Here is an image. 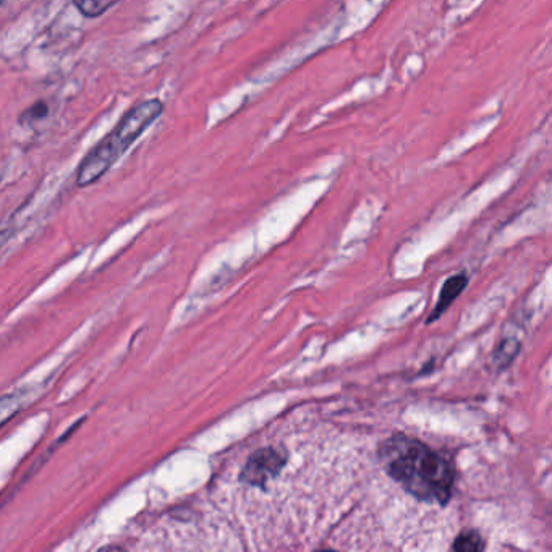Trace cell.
Listing matches in <instances>:
<instances>
[{"instance_id": "cell-1", "label": "cell", "mask_w": 552, "mask_h": 552, "mask_svg": "<svg viewBox=\"0 0 552 552\" xmlns=\"http://www.w3.org/2000/svg\"><path fill=\"white\" fill-rule=\"evenodd\" d=\"M382 467L390 478L423 502L447 504L451 499L455 470L451 459L429 449L408 435H392L378 451Z\"/></svg>"}, {"instance_id": "cell-2", "label": "cell", "mask_w": 552, "mask_h": 552, "mask_svg": "<svg viewBox=\"0 0 552 552\" xmlns=\"http://www.w3.org/2000/svg\"><path fill=\"white\" fill-rule=\"evenodd\" d=\"M163 112V102L159 99H148L128 110L114 126V130L106 138H102L98 146L88 153L83 163L80 164L77 172L79 187H89L101 179L104 173H108L110 167L132 148L133 143L161 117Z\"/></svg>"}, {"instance_id": "cell-3", "label": "cell", "mask_w": 552, "mask_h": 552, "mask_svg": "<svg viewBox=\"0 0 552 552\" xmlns=\"http://www.w3.org/2000/svg\"><path fill=\"white\" fill-rule=\"evenodd\" d=\"M287 463V452L284 449H259L255 452L245 468L241 470L240 480L251 486L263 488L266 482L280 473V470Z\"/></svg>"}, {"instance_id": "cell-4", "label": "cell", "mask_w": 552, "mask_h": 552, "mask_svg": "<svg viewBox=\"0 0 552 552\" xmlns=\"http://www.w3.org/2000/svg\"><path fill=\"white\" fill-rule=\"evenodd\" d=\"M468 279L465 274H459V276H454L451 279L447 280L444 284L443 290H441V295H439V302L435 304V312L429 316V323H433L435 319L439 318L449 306H451L455 298L465 290L467 287Z\"/></svg>"}, {"instance_id": "cell-5", "label": "cell", "mask_w": 552, "mask_h": 552, "mask_svg": "<svg viewBox=\"0 0 552 552\" xmlns=\"http://www.w3.org/2000/svg\"><path fill=\"white\" fill-rule=\"evenodd\" d=\"M118 2L122 0H73V5L86 18H98L116 7Z\"/></svg>"}, {"instance_id": "cell-6", "label": "cell", "mask_w": 552, "mask_h": 552, "mask_svg": "<svg viewBox=\"0 0 552 552\" xmlns=\"http://www.w3.org/2000/svg\"><path fill=\"white\" fill-rule=\"evenodd\" d=\"M23 405V394H10V396L0 397V428L4 425H7L8 421L12 420L16 413L22 412Z\"/></svg>"}, {"instance_id": "cell-7", "label": "cell", "mask_w": 552, "mask_h": 552, "mask_svg": "<svg viewBox=\"0 0 552 552\" xmlns=\"http://www.w3.org/2000/svg\"><path fill=\"white\" fill-rule=\"evenodd\" d=\"M452 549L460 552H480L484 549V541L476 531H465L455 539Z\"/></svg>"}, {"instance_id": "cell-8", "label": "cell", "mask_w": 552, "mask_h": 552, "mask_svg": "<svg viewBox=\"0 0 552 552\" xmlns=\"http://www.w3.org/2000/svg\"><path fill=\"white\" fill-rule=\"evenodd\" d=\"M47 114H49V108H47L46 102H36L30 109L24 110L23 116H22V122L23 124H26V122L33 124L36 120L46 118Z\"/></svg>"}, {"instance_id": "cell-9", "label": "cell", "mask_w": 552, "mask_h": 552, "mask_svg": "<svg viewBox=\"0 0 552 552\" xmlns=\"http://www.w3.org/2000/svg\"><path fill=\"white\" fill-rule=\"evenodd\" d=\"M517 351H519V342L506 341L499 347L498 353H496V361H501V365H502L504 360H506V363H510L517 355Z\"/></svg>"}, {"instance_id": "cell-10", "label": "cell", "mask_w": 552, "mask_h": 552, "mask_svg": "<svg viewBox=\"0 0 552 552\" xmlns=\"http://www.w3.org/2000/svg\"><path fill=\"white\" fill-rule=\"evenodd\" d=\"M10 235H12V230H0V248L7 243Z\"/></svg>"}, {"instance_id": "cell-11", "label": "cell", "mask_w": 552, "mask_h": 552, "mask_svg": "<svg viewBox=\"0 0 552 552\" xmlns=\"http://www.w3.org/2000/svg\"><path fill=\"white\" fill-rule=\"evenodd\" d=\"M4 2H5V0H0V5H2V4H4Z\"/></svg>"}]
</instances>
